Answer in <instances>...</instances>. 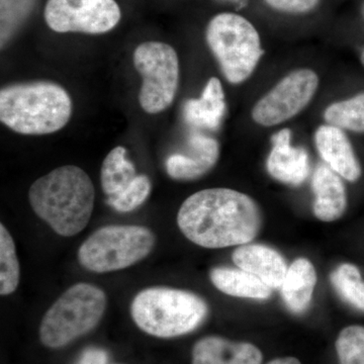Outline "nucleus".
<instances>
[{
	"label": "nucleus",
	"instance_id": "1",
	"mask_svg": "<svg viewBox=\"0 0 364 364\" xmlns=\"http://www.w3.org/2000/svg\"><path fill=\"white\" fill-rule=\"evenodd\" d=\"M177 225L189 241L203 248L245 245L257 236L261 213L250 196L230 188H208L182 203Z\"/></svg>",
	"mask_w": 364,
	"mask_h": 364
},
{
	"label": "nucleus",
	"instance_id": "2",
	"mask_svg": "<svg viewBox=\"0 0 364 364\" xmlns=\"http://www.w3.org/2000/svg\"><path fill=\"white\" fill-rule=\"evenodd\" d=\"M95 191L90 177L77 166L59 167L33 182L28 200L36 215L60 236L72 237L90 221Z\"/></svg>",
	"mask_w": 364,
	"mask_h": 364
},
{
	"label": "nucleus",
	"instance_id": "3",
	"mask_svg": "<svg viewBox=\"0 0 364 364\" xmlns=\"http://www.w3.org/2000/svg\"><path fill=\"white\" fill-rule=\"evenodd\" d=\"M70 95L51 81H33L6 86L0 91V119L23 135H48L68 124Z\"/></svg>",
	"mask_w": 364,
	"mask_h": 364
},
{
	"label": "nucleus",
	"instance_id": "4",
	"mask_svg": "<svg viewBox=\"0 0 364 364\" xmlns=\"http://www.w3.org/2000/svg\"><path fill=\"white\" fill-rule=\"evenodd\" d=\"M208 306L200 296L170 287H150L132 301V318L144 332L172 338L193 332L207 318Z\"/></svg>",
	"mask_w": 364,
	"mask_h": 364
},
{
	"label": "nucleus",
	"instance_id": "5",
	"mask_svg": "<svg viewBox=\"0 0 364 364\" xmlns=\"http://www.w3.org/2000/svg\"><path fill=\"white\" fill-rule=\"evenodd\" d=\"M205 40L223 75L232 85L247 80L264 53L257 30L236 14L214 16L207 26Z\"/></svg>",
	"mask_w": 364,
	"mask_h": 364
},
{
	"label": "nucleus",
	"instance_id": "6",
	"mask_svg": "<svg viewBox=\"0 0 364 364\" xmlns=\"http://www.w3.org/2000/svg\"><path fill=\"white\" fill-rule=\"evenodd\" d=\"M107 296L92 284H74L47 311L41 323L40 338L50 348H60L92 330L102 320Z\"/></svg>",
	"mask_w": 364,
	"mask_h": 364
},
{
	"label": "nucleus",
	"instance_id": "7",
	"mask_svg": "<svg viewBox=\"0 0 364 364\" xmlns=\"http://www.w3.org/2000/svg\"><path fill=\"white\" fill-rule=\"evenodd\" d=\"M154 244V234L147 228L131 225L105 226L83 242L78 250V261L90 272H117L147 257Z\"/></svg>",
	"mask_w": 364,
	"mask_h": 364
},
{
	"label": "nucleus",
	"instance_id": "8",
	"mask_svg": "<svg viewBox=\"0 0 364 364\" xmlns=\"http://www.w3.org/2000/svg\"><path fill=\"white\" fill-rule=\"evenodd\" d=\"M134 65L142 76L139 93L141 107L148 114L166 109L176 98L179 82V60L171 46L146 42L134 52Z\"/></svg>",
	"mask_w": 364,
	"mask_h": 364
},
{
	"label": "nucleus",
	"instance_id": "9",
	"mask_svg": "<svg viewBox=\"0 0 364 364\" xmlns=\"http://www.w3.org/2000/svg\"><path fill=\"white\" fill-rule=\"evenodd\" d=\"M114 0H48L46 23L56 33L100 35L112 31L121 20Z\"/></svg>",
	"mask_w": 364,
	"mask_h": 364
},
{
	"label": "nucleus",
	"instance_id": "10",
	"mask_svg": "<svg viewBox=\"0 0 364 364\" xmlns=\"http://www.w3.org/2000/svg\"><path fill=\"white\" fill-rule=\"evenodd\" d=\"M318 76L311 69H299L287 74L252 109V119L263 127H273L293 119L313 100Z\"/></svg>",
	"mask_w": 364,
	"mask_h": 364
},
{
	"label": "nucleus",
	"instance_id": "11",
	"mask_svg": "<svg viewBox=\"0 0 364 364\" xmlns=\"http://www.w3.org/2000/svg\"><path fill=\"white\" fill-rule=\"evenodd\" d=\"M289 129L272 136V151L267 158V171L273 178L289 186H301L310 172L309 154L303 147H294Z\"/></svg>",
	"mask_w": 364,
	"mask_h": 364
},
{
	"label": "nucleus",
	"instance_id": "12",
	"mask_svg": "<svg viewBox=\"0 0 364 364\" xmlns=\"http://www.w3.org/2000/svg\"><path fill=\"white\" fill-rule=\"evenodd\" d=\"M316 147L328 166L342 178L358 181L363 174L360 163L348 136L342 129L331 124L318 127L315 133Z\"/></svg>",
	"mask_w": 364,
	"mask_h": 364
},
{
	"label": "nucleus",
	"instance_id": "13",
	"mask_svg": "<svg viewBox=\"0 0 364 364\" xmlns=\"http://www.w3.org/2000/svg\"><path fill=\"white\" fill-rule=\"evenodd\" d=\"M191 154H173L166 161V171L177 181H193L205 176L215 166L220 155L217 140L195 134L189 138Z\"/></svg>",
	"mask_w": 364,
	"mask_h": 364
},
{
	"label": "nucleus",
	"instance_id": "14",
	"mask_svg": "<svg viewBox=\"0 0 364 364\" xmlns=\"http://www.w3.org/2000/svg\"><path fill=\"white\" fill-rule=\"evenodd\" d=\"M235 264L262 280L272 289H280L286 279V260L274 249L259 244H248L237 248L232 255Z\"/></svg>",
	"mask_w": 364,
	"mask_h": 364
},
{
	"label": "nucleus",
	"instance_id": "15",
	"mask_svg": "<svg viewBox=\"0 0 364 364\" xmlns=\"http://www.w3.org/2000/svg\"><path fill=\"white\" fill-rule=\"evenodd\" d=\"M312 189L314 214L320 221H336L343 215L347 208L346 189L336 172L327 165H318L314 172Z\"/></svg>",
	"mask_w": 364,
	"mask_h": 364
},
{
	"label": "nucleus",
	"instance_id": "16",
	"mask_svg": "<svg viewBox=\"0 0 364 364\" xmlns=\"http://www.w3.org/2000/svg\"><path fill=\"white\" fill-rule=\"evenodd\" d=\"M262 353L250 343L205 337L193 347V364H260Z\"/></svg>",
	"mask_w": 364,
	"mask_h": 364
},
{
	"label": "nucleus",
	"instance_id": "17",
	"mask_svg": "<svg viewBox=\"0 0 364 364\" xmlns=\"http://www.w3.org/2000/svg\"><path fill=\"white\" fill-rule=\"evenodd\" d=\"M226 112L225 93L220 79L208 81L200 98H191L184 104L183 117L186 123L196 128L217 130Z\"/></svg>",
	"mask_w": 364,
	"mask_h": 364
},
{
	"label": "nucleus",
	"instance_id": "18",
	"mask_svg": "<svg viewBox=\"0 0 364 364\" xmlns=\"http://www.w3.org/2000/svg\"><path fill=\"white\" fill-rule=\"evenodd\" d=\"M317 284V273L312 263L306 258H299L287 269L282 287V296L291 312H305L312 301Z\"/></svg>",
	"mask_w": 364,
	"mask_h": 364
},
{
	"label": "nucleus",
	"instance_id": "19",
	"mask_svg": "<svg viewBox=\"0 0 364 364\" xmlns=\"http://www.w3.org/2000/svg\"><path fill=\"white\" fill-rule=\"evenodd\" d=\"M210 280L220 291L228 296L260 301L272 296V287L240 268H215L210 272Z\"/></svg>",
	"mask_w": 364,
	"mask_h": 364
},
{
	"label": "nucleus",
	"instance_id": "20",
	"mask_svg": "<svg viewBox=\"0 0 364 364\" xmlns=\"http://www.w3.org/2000/svg\"><path fill=\"white\" fill-rule=\"evenodd\" d=\"M136 176L135 166L127 159V150L122 146L112 149L105 158L100 170V182L105 195H119Z\"/></svg>",
	"mask_w": 364,
	"mask_h": 364
},
{
	"label": "nucleus",
	"instance_id": "21",
	"mask_svg": "<svg viewBox=\"0 0 364 364\" xmlns=\"http://www.w3.org/2000/svg\"><path fill=\"white\" fill-rule=\"evenodd\" d=\"M324 119L328 124L342 130L364 133V92L330 105Z\"/></svg>",
	"mask_w": 364,
	"mask_h": 364
},
{
	"label": "nucleus",
	"instance_id": "22",
	"mask_svg": "<svg viewBox=\"0 0 364 364\" xmlns=\"http://www.w3.org/2000/svg\"><path fill=\"white\" fill-rule=\"evenodd\" d=\"M330 280L346 303L364 312V280L358 267L350 263L339 265L331 273Z\"/></svg>",
	"mask_w": 364,
	"mask_h": 364
},
{
	"label": "nucleus",
	"instance_id": "23",
	"mask_svg": "<svg viewBox=\"0 0 364 364\" xmlns=\"http://www.w3.org/2000/svg\"><path fill=\"white\" fill-rule=\"evenodd\" d=\"M20 284V263L13 237L6 227L0 226V294L14 293Z\"/></svg>",
	"mask_w": 364,
	"mask_h": 364
},
{
	"label": "nucleus",
	"instance_id": "24",
	"mask_svg": "<svg viewBox=\"0 0 364 364\" xmlns=\"http://www.w3.org/2000/svg\"><path fill=\"white\" fill-rule=\"evenodd\" d=\"M151 181L147 176H136L121 193L109 196L107 203L119 213H129L143 205L151 193Z\"/></svg>",
	"mask_w": 364,
	"mask_h": 364
},
{
	"label": "nucleus",
	"instance_id": "25",
	"mask_svg": "<svg viewBox=\"0 0 364 364\" xmlns=\"http://www.w3.org/2000/svg\"><path fill=\"white\" fill-rule=\"evenodd\" d=\"M336 349L340 364H364V327L354 325L342 330Z\"/></svg>",
	"mask_w": 364,
	"mask_h": 364
},
{
	"label": "nucleus",
	"instance_id": "26",
	"mask_svg": "<svg viewBox=\"0 0 364 364\" xmlns=\"http://www.w3.org/2000/svg\"><path fill=\"white\" fill-rule=\"evenodd\" d=\"M273 9L287 14H306L317 7L320 0H264Z\"/></svg>",
	"mask_w": 364,
	"mask_h": 364
},
{
	"label": "nucleus",
	"instance_id": "27",
	"mask_svg": "<svg viewBox=\"0 0 364 364\" xmlns=\"http://www.w3.org/2000/svg\"><path fill=\"white\" fill-rule=\"evenodd\" d=\"M77 364H107V352L100 348L86 349Z\"/></svg>",
	"mask_w": 364,
	"mask_h": 364
},
{
	"label": "nucleus",
	"instance_id": "28",
	"mask_svg": "<svg viewBox=\"0 0 364 364\" xmlns=\"http://www.w3.org/2000/svg\"><path fill=\"white\" fill-rule=\"evenodd\" d=\"M267 364H301L298 359L294 358H284L275 359Z\"/></svg>",
	"mask_w": 364,
	"mask_h": 364
},
{
	"label": "nucleus",
	"instance_id": "29",
	"mask_svg": "<svg viewBox=\"0 0 364 364\" xmlns=\"http://www.w3.org/2000/svg\"><path fill=\"white\" fill-rule=\"evenodd\" d=\"M360 60H361V63H363V65L364 66V50H363V53H361Z\"/></svg>",
	"mask_w": 364,
	"mask_h": 364
}]
</instances>
